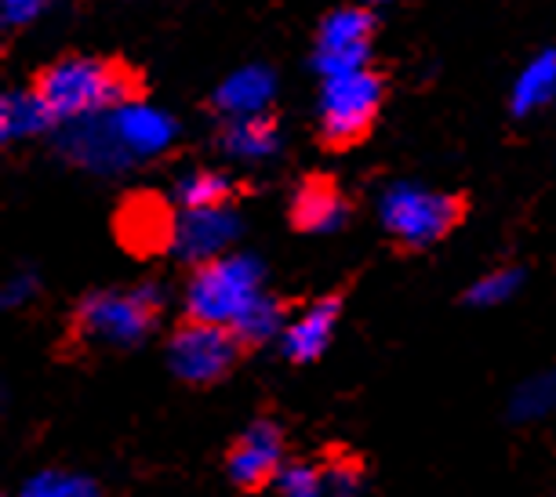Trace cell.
Instances as JSON below:
<instances>
[{
	"instance_id": "30bf717a",
	"label": "cell",
	"mask_w": 556,
	"mask_h": 497,
	"mask_svg": "<svg viewBox=\"0 0 556 497\" xmlns=\"http://www.w3.org/2000/svg\"><path fill=\"white\" fill-rule=\"evenodd\" d=\"M356 280L361 277L353 272V277H345L339 288L317 294V298L302 305V313L288 323V331L280 334V353H285V359L291 367H309L328 353L334 327H339V320H342L345 302H350Z\"/></svg>"
},
{
	"instance_id": "5b68a950",
	"label": "cell",
	"mask_w": 556,
	"mask_h": 497,
	"mask_svg": "<svg viewBox=\"0 0 556 497\" xmlns=\"http://www.w3.org/2000/svg\"><path fill=\"white\" fill-rule=\"evenodd\" d=\"M164 356L175 382L182 388H193V393H207V388L229 382L251 359L233 327L193 320V316L175 320L164 337Z\"/></svg>"
},
{
	"instance_id": "e0dca14e",
	"label": "cell",
	"mask_w": 556,
	"mask_h": 497,
	"mask_svg": "<svg viewBox=\"0 0 556 497\" xmlns=\"http://www.w3.org/2000/svg\"><path fill=\"white\" fill-rule=\"evenodd\" d=\"M40 8V0H4V15L12 18V23H26V18H34Z\"/></svg>"
},
{
	"instance_id": "8992f818",
	"label": "cell",
	"mask_w": 556,
	"mask_h": 497,
	"mask_svg": "<svg viewBox=\"0 0 556 497\" xmlns=\"http://www.w3.org/2000/svg\"><path fill=\"white\" fill-rule=\"evenodd\" d=\"M266 272L248 255H212L193 262L186 277L182 316L207 323H237L262 298Z\"/></svg>"
},
{
	"instance_id": "4fadbf2b",
	"label": "cell",
	"mask_w": 556,
	"mask_h": 497,
	"mask_svg": "<svg viewBox=\"0 0 556 497\" xmlns=\"http://www.w3.org/2000/svg\"><path fill=\"white\" fill-rule=\"evenodd\" d=\"M302 298H295V294H269V291H262V298L251 305V309L240 316L237 323H229L237 331V337L244 342V348L251 356L262 353L273 337H280L288 331V323L295 320L299 309H302Z\"/></svg>"
},
{
	"instance_id": "2e32d148",
	"label": "cell",
	"mask_w": 556,
	"mask_h": 497,
	"mask_svg": "<svg viewBox=\"0 0 556 497\" xmlns=\"http://www.w3.org/2000/svg\"><path fill=\"white\" fill-rule=\"evenodd\" d=\"M553 73H556V55H545V59L539 62V66L528 69V80L520 84V99H528V91H531V99H539V88H542V84H553V80H556Z\"/></svg>"
},
{
	"instance_id": "5bb4252c",
	"label": "cell",
	"mask_w": 556,
	"mask_h": 497,
	"mask_svg": "<svg viewBox=\"0 0 556 497\" xmlns=\"http://www.w3.org/2000/svg\"><path fill=\"white\" fill-rule=\"evenodd\" d=\"M280 142V113L277 110H255L223 120L215 131V145L229 156H266Z\"/></svg>"
},
{
	"instance_id": "3957f363",
	"label": "cell",
	"mask_w": 556,
	"mask_h": 497,
	"mask_svg": "<svg viewBox=\"0 0 556 497\" xmlns=\"http://www.w3.org/2000/svg\"><path fill=\"white\" fill-rule=\"evenodd\" d=\"M386 102H390V73L379 66H361L328 77L320 88L317 128H313L317 150L328 156L361 150L379 128Z\"/></svg>"
},
{
	"instance_id": "8fae6325",
	"label": "cell",
	"mask_w": 556,
	"mask_h": 497,
	"mask_svg": "<svg viewBox=\"0 0 556 497\" xmlns=\"http://www.w3.org/2000/svg\"><path fill=\"white\" fill-rule=\"evenodd\" d=\"M353 215V200L342 189L339 175L306 171L291 189L288 200V226L299 237H320V232L342 229Z\"/></svg>"
},
{
	"instance_id": "277c9868",
	"label": "cell",
	"mask_w": 556,
	"mask_h": 497,
	"mask_svg": "<svg viewBox=\"0 0 556 497\" xmlns=\"http://www.w3.org/2000/svg\"><path fill=\"white\" fill-rule=\"evenodd\" d=\"M473 196L466 189H415L396 186L382 200V229L396 258H418L466 226Z\"/></svg>"
},
{
	"instance_id": "9c48e42d",
	"label": "cell",
	"mask_w": 556,
	"mask_h": 497,
	"mask_svg": "<svg viewBox=\"0 0 556 497\" xmlns=\"http://www.w3.org/2000/svg\"><path fill=\"white\" fill-rule=\"evenodd\" d=\"M379 37V15L375 8L345 4L334 8L320 18L317 40H313V62L324 77H339V73H353L361 66H371V44Z\"/></svg>"
},
{
	"instance_id": "ba28073f",
	"label": "cell",
	"mask_w": 556,
	"mask_h": 497,
	"mask_svg": "<svg viewBox=\"0 0 556 497\" xmlns=\"http://www.w3.org/2000/svg\"><path fill=\"white\" fill-rule=\"evenodd\" d=\"M113 240L124 255L150 262L161 258L182 240V218H178L175 204L156 189H131L117 200L110 218Z\"/></svg>"
},
{
	"instance_id": "7a4b0ae2",
	"label": "cell",
	"mask_w": 556,
	"mask_h": 497,
	"mask_svg": "<svg viewBox=\"0 0 556 497\" xmlns=\"http://www.w3.org/2000/svg\"><path fill=\"white\" fill-rule=\"evenodd\" d=\"M29 99L40 105L48 124L80 120L91 113L131 110L150 99V77L124 55H88V51H66V55L45 62L29 77Z\"/></svg>"
},
{
	"instance_id": "52a82bcc",
	"label": "cell",
	"mask_w": 556,
	"mask_h": 497,
	"mask_svg": "<svg viewBox=\"0 0 556 497\" xmlns=\"http://www.w3.org/2000/svg\"><path fill=\"white\" fill-rule=\"evenodd\" d=\"M291 461V425L285 418L258 410L223 450V472L237 494L262 497L277 486Z\"/></svg>"
},
{
	"instance_id": "ac0fdd59",
	"label": "cell",
	"mask_w": 556,
	"mask_h": 497,
	"mask_svg": "<svg viewBox=\"0 0 556 497\" xmlns=\"http://www.w3.org/2000/svg\"><path fill=\"white\" fill-rule=\"evenodd\" d=\"M356 4H364V8H379V4H390V0H356Z\"/></svg>"
},
{
	"instance_id": "7c38bea8",
	"label": "cell",
	"mask_w": 556,
	"mask_h": 497,
	"mask_svg": "<svg viewBox=\"0 0 556 497\" xmlns=\"http://www.w3.org/2000/svg\"><path fill=\"white\" fill-rule=\"evenodd\" d=\"M244 196H251L244 178L215 171V167H197L175 186V200L186 215H229Z\"/></svg>"
},
{
	"instance_id": "9a60e30c",
	"label": "cell",
	"mask_w": 556,
	"mask_h": 497,
	"mask_svg": "<svg viewBox=\"0 0 556 497\" xmlns=\"http://www.w3.org/2000/svg\"><path fill=\"white\" fill-rule=\"evenodd\" d=\"M273 490H277V497H328L324 458L320 454H313V458H291Z\"/></svg>"
},
{
	"instance_id": "6da1fadb",
	"label": "cell",
	"mask_w": 556,
	"mask_h": 497,
	"mask_svg": "<svg viewBox=\"0 0 556 497\" xmlns=\"http://www.w3.org/2000/svg\"><path fill=\"white\" fill-rule=\"evenodd\" d=\"M164 316V291L142 280L131 288L84 291L51 345V359L66 367H99L102 359L128 356L139 348Z\"/></svg>"
}]
</instances>
